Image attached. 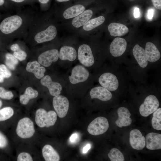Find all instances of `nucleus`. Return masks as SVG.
Wrapping results in <instances>:
<instances>
[{"label":"nucleus","instance_id":"obj_1","mask_svg":"<svg viewBox=\"0 0 161 161\" xmlns=\"http://www.w3.org/2000/svg\"><path fill=\"white\" fill-rule=\"evenodd\" d=\"M19 12L4 19L0 24V30L5 35L16 37L20 32L27 30L33 15Z\"/></svg>","mask_w":161,"mask_h":161},{"label":"nucleus","instance_id":"obj_2","mask_svg":"<svg viewBox=\"0 0 161 161\" xmlns=\"http://www.w3.org/2000/svg\"><path fill=\"white\" fill-rule=\"evenodd\" d=\"M57 119V114L53 111L48 112L40 108L37 110L35 115V122L41 128L49 127L53 126Z\"/></svg>","mask_w":161,"mask_h":161},{"label":"nucleus","instance_id":"obj_3","mask_svg":"<svg viewBox=\"0 0 161 161\" xmlns=\"http://www.w3.org/2000/svg\"><path fill=\"white\" fill-rule=\"evenodd\" d=\"M16 131L17 135L23 139L30 138L35 132L34 123L29 118L24 117L18 122Z\"/></svg>","mask_w":161,"mask_h":161},{"label":"nucleus","instance_id":"obj_4","mask_svg":"<svg viewBox=\"0 0 161 161\" xmlns=\"http://www.w3.org/2000/svg\"><path fill=\"white\" fill-rule=\"evenodd\" d=\"M57 34L56 27L53 25H49L44 30L28 35V38H31L37 44H41L53 39Z\"/></svg>","mask_w":161,"mask_h":161},{"label":"nucleus","instance_id":"obj_5","mask_svg":"<svg viewBox=\"0 0 161 161\" xmlns=\"http://www.w3.org/2000/svg\"><path fill=\"white\" fill-rule=\"evenodd\" d=\"M109 124L107 119L103 117H99L93 120L87 127L90 134L98 135L103 134L108 130Z\"/></svg>","mask_w":161,"mask_h":161},{"label":"nucleus","instance_id":"obj_6","mask_svg":"<svg viewBox=\"0 0 161 161\" xmlns=\"http://www.w3.org/2000/svg\"><path fill=\"white\" fill-rule=\"evenodd\" d=\"M159 105V101L155 96L153 95H148L140 106V114L143 117H148L156 111Z\"/></svg>","mask_w":161,"mask_h":161},{"label":"nucleus","instance_id":"obj_7","mask_svg":"<svg viewBox=\"0 0 161 161\" xmlns=\"http://www.w3.org/2000/svg\"><path fill=\"white\" fill-rule=\"evenodd\" d=\"M52 103L58 117L61 118L64 117L69 108V103L68 99L64 96L58 95L53 97Z\"/></svg>","mask_w":161,"mask_h":161},{"label":"nucleus","instance_id":"obj_8","mask_svg":"<svg viewBox=\"0 0 161 161\" xmlns=\"http://www.w3.org/2000/svg\"><path fill=\"white\" fill-rule=\"evenodd\" d=\"M78 56L80 62L86 66H90L94 63V58L91 49L88 45L83 44L80 46Z\"/></svg>","mask_w":161,"mask_h":161},{"label":"nucleus","instance_id":"obj_9","mask_svg":"<svg viewBox=\"0 0 161 161\" xmlns=\"http://www.w3.org/2000/svg\"><path fill=\"white\" fill-rule=\"evenodd\" d=\"M99 82L102 87L109 91H114L117 89L119 83L117 77L113 74L107 72L101 75Z\"/></svg>","mask_w":161,"mask_h":161},{"label":"nucleus","instance_id":"obj_10","mask_svg":"<svg viewBox=\"0 0 161 161\" xmlns=\"http://www.w3.org/2000/svg\"><path fill=\"white\" fill-rule=\"evenodd\" d=\"M89 75V73L87 69L81 65H78L73 68L69 78L71 83L75 84L85 81Z\"/></svg>","mask_w":161,"mask_h":161},{"label":"nucleus","instance_id":"obj_11","mask_svg":"<svg viewBox=\"0 0 161 161\" xmlns=\"http://www.w3.org/2000/svg\"><path fill=\"white\" fill-rule=\"evenodd\" d=\"M92 0H83L81 2L76 4L66 9L63 14L64 18L66 19L75 17L85 10L86 4Z\"/></svg>","mask_w":161,"mask_h":161},{"label":"nucleus","instance_id":"obj_12","mask_svg":"<svg viewBox=\"0 0 161 161\" xmlns=\"http://www.w3.org/2000/svg\"><path fill=\"white\" fill-rule=\"evenodd\" d=\"M129 142L131 147L137 150H142L145 146V138L140 130L134 129L130 133Z\"/></svg>","mask_w":161,"mask_h":161},{"label":"nucleus","instance_id":"obj_13","mask_svg":"<svg viewBox=\"0 0 161 161\" xmlns=\"http://www.w3.org/2000/svg\"><path fill=\"white\" fill-rule=\"evenodd\" d=\"M59 58V52L56 49L45 51L39 55L38 58L39 63L43 66L48 67L53 62L57 61Z\"/></svg>","mask_w":161,"mask_h":161},{"label":"nucleus","instance_id":"obj_14","mask_svg":"<svg viewBox=\"0 0 161 161\" xmlns=\"http://www.w3.org/2000/svg\"><path fill=\"white\" fill-rule=\"evenodd\" d=\"M127 43L125 39L117 37L112 42L109 47L110 52L114 57H119L123 55L125 51Z\"/></svg>","mask_w":161,"mask_h":161},{"label":"nucleus","instance_id":"obj_15","mask_svg":"<svg viewBox=\"0 0 161 161\" xmlns=\"http://www.w3.org/2000/svg\"><path fill=\"white\" fill-rule=\"evenodd\" d=\"M41 84L47 87L50 94L53 96L59 95L62 89L61 85L58 83L52 81L50 76L46 75L41 79Z\"/></svg>","mask_w":161,"mask_h":161},{"label":"nucleus","instance_id":"obj_16","mask_svg":"<svg viewBox=\"0 0 161 161\" xmlns=\"http://www.w3.org/2000/svg\"><path fill=\"white\" fill-rule=\"evenodd\" d=\"M145 143L146 147L150 150L161 149V134H160L151 132L146 136Z\"/></svg>","mask_w":161,"mask_h":161},{"label":"nucleus","instance_id":"obj_17","mask_svg":"<svg viewBox=\"0 0 161 161\" xmlns=\"http://www.w3.org/2000/svg\"><path fill=\"white\" fill-rule=\"evenodd\" d=\"M117 113L118 118L115 122L117 126L121 128L131 125L132 122L131 119L130 117L131 114L127 108L123 107H120L118 109Z\"/></svg>","mask_w":161,"mask_h":161},{"label":"nucleus","instance_id":"obj_18","mask_svg":"<svg viewBox=\"0 0 161 161\" xmlns=\"http://www.w3.org/2000/svg\"><path fill=\"white\" fill-rule=\"evenodd\" d=\"M90 95L92 99L97 98L103 101L109 100L112 97L109 91L101 86L92 88L90 91Z\"/></svg>","mask_w":161,"mask_h":161},{"label":"nucleus","instance_id":"obj_19","mask_svg":"<svg viewBox=\"0 0 161 161\" xmlns=\"http://www.w3.org/2000/svg\"><path fill=\"white\" fill-rule=\"evenodd\" d=\"M145 52L148 61L154 62L158 60L161 56L160 51L152 42L146 43L145 47Z\"/></svg>","mask_w":161,"mask_h":161},{"label":"nucleus","instance_id":"obj_20","mask_svg":"<svg viewBox=\"0 0 161 161\" xmlns=\"http://www.w3.org/2000/svg\"><path fill=\"white\" fill-rule=\"evenodd\" d=\"M133 55L139 65L142 68L146 67L148 64L145 49L138 44H136L133 49Z\"/></svg>","mask_w":161,"mask_h":161},{"label":"nucleus","instance_id":"obj_21","mask_svg":"<svg viewBox=\"0 0 161 161\" xmlns=\"http://www.w3.org/2000/svg\"><path fill=\"white\" fill-rule=\"evenodd\" d=\"M92 10L88 9L84 11L78 16L74 17L72 24L75 28H79L84 25L90 19L93 15Z\"/></svg>","mask_w":161,"mask_h":161},{"label":"nucleus","instance_id":"obj_22","mask_svg":"<svg viewBox=\"0 0 161 161\" xmlns=\"http://www.w3.org/2000/svg\"><path fill=\"white\" fill-rule=\"evenodd\" d=\"M108 30L111 35L112 36H121L126 34L129 29L126 25L120 23L113 22L108 27Z\"/></svg>","mask_w":161,"mask_h":161},{"label":"nucleus","instance_id":"obj_23","mask_svg":"<svg viewBox=\"0 0 161 161\" xmlns=\"http://www.w3.org/2000/svg\"><path fill=\"white\" fill-rule=\"evenodd\" d=\"M26 70L33 73L38 79L42 78L44 76L46 69L44 66H41L40 64L37 61L30 62L27 63L26 67Z\"/></svg>","mask_w":161,"mask_h":161},{"label":"nucleus","instance_id":"obj_24","mask_svg":"<svg viewBox=\"0 0 161 161\" xmlns=\"http://www.w3.org/2000/svg\"><path fill=\"white\" fill-rule=\"evenodd\" d=\"M77 54L75 49L73 47L64 46L61 47L59 53V57L62 60H68L73 61L76 58Z\"/></svg>","mask_w":161,"mask_h":161},{"label":"nucleus","instance_id":"obj_25","mask_svg":"<svg viewBox=\"0 0 161 161\" xmlns=\"http://www.w3.org/2000/svg\"><path fill=\"white\" fill-rule=\"evenodd\" d=\"M43 156L46 161H59L60 157L57 151L49 145H45L42 149Z\"/></svg>","mask_w":161,"mask_h":161},{"label":"nucleus","instance_id":"obj_26","mask_svg":"<svg viewBox=\"0 0 161 161\" xmlns=\"http://www.w3.org/2000/svg\"><path fill=\"white\" fill-rule=\"evenodd\" d=\"M38 95L37 91L31 87H28L26 88L24 93L20 96V101L22 104L26 105L30 99L36 98Z\"/></svg>","mask_w":161,"mask_h":161},{"label":"nucleus","instance_id":"obj_27","mask_svg":"<svg viewBox=\"0 0 161 161\" xmlns=\"http://www.w3.org/2000/svg\"><path fill=\"white\" fill-rule=\"evenodd\" d=\"M105 18L103 16L89 20L83 26V29L86 31L91 30L102 24L105 21Z\"/></svg>","mask_w":161,"mask_h":161},{"label":"nucleus","instance_id":"obj_28","mask_svg":"<svg viewBox=\"0 0 161 161\" xmlns=\"http://www.w3.org/2000/svg\"><path fill=\"white\" fill-rule=\"evenodd\" d=\"M10 49L13 51V55L18 60L20 61L25 60L27 56L26 52L21 49L17 43L14 44L10 46Z\"/></svg>","mask_w":161,"mask_h":161},{"label":"nucleus","instance_id":"obj_29","mask_svg":"<svg viewBox=\"0 0 161 161\" xmlns=\"http://www.w3.org/2000/svg\"><path fill=\"white\" fill-rule=\"evenodd\" d=\"M153 128L156 130H161V108H158L153 112L151 120Z\"/></svg>","mask_w":161,"mask_h":161},{"label":"nucleus","instance_id":"obj_30","mask_svg":"<svg viewBox=\"0 0 161 161\" xmlns=\"http://www.w3.org/2000/svg\"><path fill=\"white\" fill-rule=\"evenodd\" d=\"M108 156L111 161H124L125 160L123 153L115 148L111 150L108 154Z\"/></svg>","mask_w":161,"mask_h":161},{"label":"nucleus","instance_id":"obj_31","mask_svg":"<svg viewBox=\"0 0 161 161\" xmlns=\"http://www.w3.org/2000/svg\"><path fill=\"white\" fill-rule=\"evenodd\" d=\"M14 110L10 107H4L0 109V121L8 119L14 114Z\"/></svg>","mask_w":161,"mask_h":161},{"label":"nucleus","instance_id":"obj_32","mask_svg":"<svg viewBox=\"0 0 161 161\" xmlns=\"http://www.w3.org/2000/svg\"><path fill=\"white\" fill-rule=\"evenodd\" d=\"M5 57V62L7 66L10 69L14 70L16 65L18 63V59L13 55L10 53L6 54Z\"/></svg>","mask_w":161,"mask_h":161},{"label":"nucleus","instance_id":"obj_33","mask_svg":"<svg viewBox=\"0 0 161 161\" xmlns=\"http://www.w3.org/2000/svg\"><path fill=\"white\" fill-rule=\"evenodd\" d=\"M11 73L5 65L3 64L0 65V83L4 82V79L9 78L11 76Z\"/></svg>","mask_w":161,"mask_h":161},{"label":"nucleus","instance_id":"obj_34","mask_svg":"<svg viewBox=\"0 0 161 161\" xmlns=\"http://www.w3.org/2000/svg\"><path fill=\"white\" fill-rule=\"evenodd\" d=\"M13 94L10 91H7L4 89L0 87V97L4 99L10 100L13 97Z\"/></svg>","mask_w":161,"mask_h":161},{"label":"nucleus","instance_id":"obj_35","mask_svg":"<svg viewBox=\"0 0 161 161\" xmlns=\"http://www.w3.org/2000/svg\"><path fill=\"white\" fill-rule=\"evenodd\" d=\"M13 5L21 6L27 4L33 3L37 0H8Z\"/></svg>","mask_w":161,"mask_h":161},{"label":"nucleus","instance_id":"obj_36","mask_svg":"<svg viewBox=\"0 0 161 161\" xmlns=\"http://www.w3.org/2000/svg\"><path fill=\"white\" fill-rule=\"evenodd\" d=\"M17 161H32L33 159L31 155L28 153L23 152L18 155Z\"/></svg>","mask_w":161,"mask_h":161},{"label":"nucleus","instance_id":"obj_37","mask_svg":"<svg viewBox=\"0 0 161 161\" xmlns=\"http://www.w3.org/2000/svg\"><path fill=\"white\" fill-rule=\"evenodd\" d=\"M7 144V141L5 137L0 132V148L6 147Z\"/></svg>","mask_w":161,"mask_h":161},{"label":"nucleus","instance_id":"obj_38","mask_svg":"<svg viewBox=\"0 0 161 161\" xmlns=\"http://www.w3.org/2000/svg\"><path fill=\"white\" fill-rule=\"evenodd\" d=\"M152 4L156 9L161 10V0H151Z\"/></svg>","mask_w":161,"mask_h":161},{"label":"nucleus","instance_id":"obj_39","mask_svg":"<svg viewBox=\"0 0 161 161\" xmlns=\"http://www.w3.org/2000/svg\"><path fill=\"white\" fill-rule=\"evenodd\" d=\"M50 0H37L41 7L43 8L46 7L49 5Z\"/></svg>","mask_w":161,"mask_h":161},{"label":"nucleus","instance_id":"obj_40","mask_svg":"<svg viewBox=\"0 0 161 161\" xmlns=\"http://www.w3.org/2000/svg\"><path fill=\"white\" fill-rule=\"evenodd\" d=\"M78 137V134L77 133H74L72 134L70 137V140L72 143L76 142Z\"/></svg>","mask_w":161,"mask_h":161},{"label":"nucleus","instance_id":"obj_41","mask_svg":"<svg viewBox=\"0 0 161 161\" xmlns=\"http://www.w3.org/2000/svg\"><path fill=\"white\" fill-rule=\"evenodd\" d=\"M139 9L137 7H135L134 10V16L135 18H137L140 16Z\"/></svg>","mask_w":161,"mask_h":161},{"label":"nucleus","instance_id":"obj_42","mask_svg":"<svg viewBox=\"0 0 161 161\" xmlns=\"http://www.w3.org/2000/svg\"><path fill=\"white\" fill-rule=\"evenodd\" d=\"M154 13V10L152 9L149 10L148 12V19H151L152 18Z\"/></svg>","mask_w":161,"mask_h":161},{"label":"nucleus","instance_id":"obj_43","mask_svg":"<svg viewBox=\"0 0 161 161\" xmlns=\"http://www.w3.org/2000/svg\"><path fill=\"white\" fill-rule=\"evenodd\" d=\"M91 148V145L89 144H87L83 148V153H86Z\"/></svg>","mask_w":161,"mask_h":161},{"label":"nucleus","instance_id":"obj_44","mask_svg":"<svg viewBox=\"0 0 161 161\" xmlns=\"http://www.w3.org/2000/svg\"><path fill=\"white\" fill-rule=\"evenodd\" d=\"M8 2H10L8 1H7V0H0V7L8 4Z\"/></svg>","mask_w":161,"mask_h":161},{"label":"nucleus","instance_id":"obj_45","mask_svg":"<svg viewBox=\"0 0 161 161\" xmlns=\"http://www.w3.org/2000/svg\"><path fill=\"white\" fill-rule=\"evenodd\" d=\"M71 0H57L58 1V2H67V1H68Z\"/></svg>","mask_w":161,"mask_h":161},{"label":"nucleus","instance_id":"obj_46","mask_svg":"<svg viewBox=\"0 0 161 161\" xmlns=\"http://www.w3.org/2000/svg\"><path fill=\"white\" fill-rule=\"evenodd\" d=\"M2 101L0 100V108L1 106L2 105Z\"/></svg>","mask_w":161,"mask_h":161},{"label":"nucleus","instance_id":"obj_47","mask_svg":"<svg viewBox=\"0 0 161 161\" xmlns=\"http://www.w3.org/2000/svg\"><path fill=\"white\" fill-rule=\"evenodd\" d=\"M129 0L130 1H135L136 0Z\"/></svg>","mask_w":161,"mask_h":161}]
</instances>
